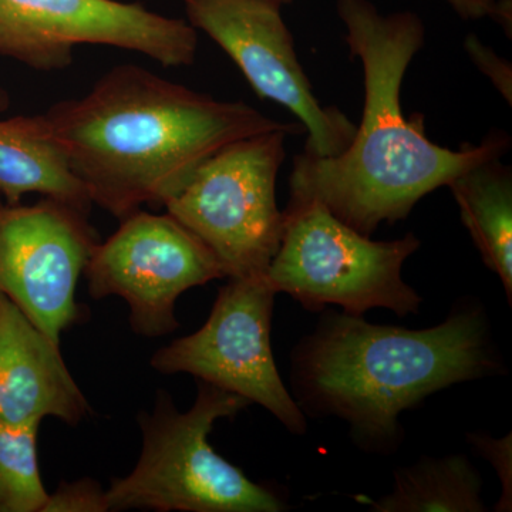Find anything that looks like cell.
<instances>
[{
  "instance_id": "1",
  "label": "cell",
  "mask_w": 512,
  "mask_h": 512,
  "mask_svg": "<svg viewBox=\"0 0 512 512\" xmlns=\"http://www.w3.org/2000/svg\"><path fill=\"white\" fill-rule=\"evenodd\" d=\"M350 53L362 62L365 109L348 147L335 157L298 154L289 198L322 202L340 221L372 237L380 225L406 220L414 205L468 168L503 158L511 138L493 130L460 150L427 137L423 116L404 117L400 93L413 57L424 45L416 13L383 15L370 0H338Z\"/></svg>"
},
{
  "instance_id": "2",
  "label": "cell",
  "mask_w": 512,
  "mask_h": 512,
  "mask_svg": "<svg viewBox=\"0 0 512 512\" xmlns=\"http://www.w3.org/2000/svg\"><path fill=\"white\" fill-rule=\"evenodd\" d=\"M45 116L92 204L120 221L143 205L164 207L207 158L234 141L303 130L136 64L114 67L82 99L60 101Z\"/></svg>"
},
{
  "instance_id": "3",
  "label": "cell",
  "mask_w": 512,
  "mask_h": 512,
  "mask_svg": "<svg viewBox=\"0 0 512 512\" xmlns=\"http://www.w3.org/2000/svg\"><path fill=\"white\" fill-rule=\"evenodd\" d=\"M291 369L293 399L303 414L338 417L357 446L390 454L403 441L400 414L504 366L484 306L463 302L423 330L328 312L293 349Z\"/></svg>"
},
{
  "instance_id": "4",
  "label": "cell",
  "mask_w": 512,
  "mask_h": 512,
  "mask_svg": "<svg viewBox=\"0 0 512 512\" xmlns=\"http://www.w3.org/2000/svg\"><path fill=\"white\" fill-rule=\"evenodd\" d=\"M247 399L198 380L194 406L180 413L160 393L153 414L138 417L143 451L130 476L106 491L109 511L282 512L288 508L210 444L215 421L237 416Z\"/></svg>"
},
{
  "instance_id": "5",
  "label": "cell",
  "mask_w": 512,
  "mask_h": 512,
  "mask_svg": "<svg viewBox=\"0 0 512 512\" xmlns=\"http://www.w3.org/2000/svg\"><path fill=\"white\" fill-rule=\"evenodd\" d=\"M281 244L265 278L311 312L340 306L363 316L384 308L399 318L417 315L421 296L404 282V262L420 248L416 235L373 241L316 200L289 198Z\"/></svg>"
},
{
  "instance_id": "6",
  "label": "cell",
  "mask_w": 512,
  "mask_h": 512,
  "mask_svg": "<svg viewBox=\"0 0 512 512\" xmlns=\"http://www.w3.org/2000/svg\"><path fill=\"white\" fill-rule=\"evenodd\" d=\"M286 136L269 131L222 147L165 202L167 214L207 245L228 279L265 275L281 244L276 178Z\"/></svg>"
},
{
  "instance_id": "7",
  "label": "cell",
  "mask_w": 512,
  "mask_h": 512,
  "mask_svg": "<svg viewBox=\"0 0 512 512\" xmlns=\"http://www.w3.org/2000/svg\"><path fill=\"white\" fill-rule=\"evenodd\" d=\"M101 45L151 57L161 66L194 63L197 30L141 3L119 0H0V55L37 72L72 66L74 49Z\"/></svg>"
},
{
  "instance_id": "8",
  "label": "cell",
  "mask_w": 512,
  "mask_h": 512,
  "mask_svg": "<svg viewBox=\"0 0 512 512\" xmlns=\"http://www.w3.org/2000/svg\"><path fill=\"white\" fill-rule=\"evenodd\" d=\"M275 295L265 275L229 278L204 326L158 350L151 366L164 375L190 373L238 394L301 436L308 426L305 414L282 382L272 353Z\"/></svg>"
},
{
  "instance_id": "9",
  "label": "cell",
  "mask_w": 512,
  "mask_h": 512,
  "mask_svg": "<svg viewBox=\"0 0 512 512\" xmlns=\"http://www.w3.org/2000/svg\"><path fill=\"white\" fill-rule=\"evenodd\" d=\"M120 222L84 268L90 296L123 298L137 335L174 332L180 326L175 318L180 295L227 275L207 245L170 214L140 210Z\"/></svg>"
},
{
  "instance_id": "10",
  "label": "cell",
  "mask_w": 512,
  "mask_h": 512,
  "mask_svg": "<svg viewBox=\"0 0 512 512\" xmlns=\"http://www.w3.org/2000/svg\"><path fill=\"white\" fill-rule=\"evenodd\" d=\"M89 212L62 198L26 205L0 195V292L56 345L83 318L77 282L100 242Z\"/></svg>"
},
{
  "instance_id": "11",
  "label": "cell",
  "mask_w": 512,
  "mask_h": 512,
  "mask_svg": "<svg viewBox=\"0 0 512 512\" xmlns=\"http://www.w3.org/2000/svg\"><path fill=\"white\" fill-rule=\"evenodd\" d=\"M188 23L211 37L261 99L292 111L308 131L306 153L335 157L349 146L355 124L313 93L278 0H184Z\"/></svg>"
},
{
  "instance_id": "12",
  "label": "cell",
  "mask_w": 512,
  "mask_h": 512,
  "mask_svg": "<svg viewBox=\"0 0 512 512\" xmlns=\"http://www.w3.org/2000/svg\"><path fill=\"white\" fill-rule=\"evenodd\" d=\"M92 413L56 345L0 292V423L76 426Z\"/></svg>"
},
{
  "instance_id": "13",
  "label": "cell",
  "mask_w": 512,
  "mask_h": 512,
  "mask_svg": "<svg viewBox=\"0 0 512 512\" xmlns=\"http://www.w3.org/2000/svg\"><path fill=\"white\" fill-rule=\"evenodd\" d=\"M30 192L86 208L93 205L70 171L45 114L0 120V195L19 202Z\"/></svg>"
},
{
  "instance_id": "14",
  "label": "cell",
  "mask_w": 512,
  "mask_h": 512,
  "mask_svg": "<svg viewBox=\"0 0 512 512\" xmlns=\"http://www.w3.org/2000/svg\"><path fill=\"white\" fill-rule=\"evenodd\" d=\"M484 265L512 303V171L501 158L468 168L448 184Z\"/></svg>"
},
{
  "instance_id": "15",
  "label": "cell",
  "mask_w": 512,
  "mask_h": 512,
  "mask_svg": "<svg viewBox=\"0 0 512 512\" xmlns=\"http://www.w3.org/2000/svg\"><path fill=\"white\" fill-rule=\"evenodd\" d=\"M480 474L464 454L424 457L394 474L392 493L367 500L376 512H483Z\"/></svg>"
},
{
  "instance_id": "16",
  "label": "cell",
  "mask_w": 512,
  "mask_h": 512,
  "mask_svg": "<svg viewBox=\"0 0 512 512\" xmlns=\"http://www.w3.org/2000/svg\"><path fill=\"white\" fill-rule=\"evenodd\" d=\"M40 423H0V512H42L47 497L40 477Z\"/></svg>"
},
{
  "instance_id": "17",
  "label": "cell",
  "mask_w": 512,
  "mask_h": 512,
  "mask_svg": "<svg viewBox=\"0 0 512 512\" xmlns=\"http://www.w3.org/2000/svg\"><path fill=\"white\" fill-rule=\"evenodd\" d=\"M104 512L109 511L106 491L96 481L84 478L62 483L49 494L42 512Z\"/></svg>"
},
{
  "instance_id": "18",
  "label": "cell",
  "mask_w": 512,
  "mask_h": 512,
  "mask_svg": "<svg viewBox=\"0 0 512 512\" xmlns=\"http://www.w3.org/2000/svg\"><path fill=\"white\" fill-rule=\"evenodd\" d=\"M471 446L490 461L495 468L501 484H503V495L495 505L497 511H511L512 507V439L511 433L503 439H493L488 434H470L468 436Z\"/></svg>"
},
{
  "instance_id": "19",
  "label": "cell",
  "mask_w": 512,
  "mask_h": 512,
  "mask_svg": "<svg viewBox=\"0 0 512 512\" xmlns=\"http://www.w3.org/2000/svg\"><path fill=\"white\" fill-rule=\"evenodd\" d=\"M466 50L471 60L476 63L481 73L497 87L498 92L503 94L508 104L512 103V70L511 64L503 59L490 47L484 46L476 35H468L466 39Z\"/></svg>"
},
{
  "instance_id": "20",
  "label": "cell",
  "mask_w": 512,
  "mask_h": 512,
  "mask_svg": "<svg viewBox=\"0 0 512 512\" xmlns=\"http://www.w3.org/2000/svg\"><path fill=\"white\" fill-rule=\"evenodd\" d=\"M448 5L464 20L493 18L508 29L511 36V0H447Z\"/></svg>"
},
{
  "instance_id": "21",
  "label": "cell",
  "mask_w": 512,
  "mask_h": 512,
  "mask_svg": "<svg viewBox=\"0 0 512 512\" xmlns=\"http://www.w3.org/2000/svg\"><path fill=\"white\" fill-rule=\"evenodd\" d=\"M10 99L9 94L6 93L5 89L0 87V113L9 109Z\"/></svg>"
},
{
  "instance_id": "22",
  "label": "cell",
  "mask_w": 512,
  "mask_h": 512,
  "mask_svg": "<svg viewBox=\"0 0 512 512\" xmlns=\"http://www.w3.org/2000/svg\"><path fill=\"white\" fill-rule=\"evenodd\" d=\"M281 5H289V3H292L293 0H278Z\"/></svg>"
}]
</instances>
